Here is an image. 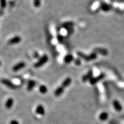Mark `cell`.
Segmentation results:
<instances>
[{"instance_id": "6da1fadb", "label": "cell", "mask_w": 124, "mask_h": 124, "mask_svg": "<svg viewBox=\"0 0 124 124\" xmlns=\"http://www.w3.org/2000/svg\"><path fill=\"white\" fill-rule=\"evenodd\" d=\"M72 79L71 78L67 77L63 81L61 85L56 89L54 92V95L56 97H59L64 93V90L71 84Z\"/></svg>"}, {"instance_id": "7a4b0ae2", "label": "cell", "mask_w": 124, "mask_h": 124, "mask_svg": "<svg viewBox=\"0 0 124 124\" xmlns=\"http://www.w3.org/2000/svg\"><path fill=\"white\" fill-rule=\"evenodd\" d=\"M77 55L79 58H80L81 59H84V61H86V62L93 61V60L96 59L97 57V54L95 52H93V53L90 54L89 55H87L85 54L84 53H82L81 52H78Z\"/></svg>"}, {"instance_id": "3957f363", "label": "cell", "mask_w": 124, "mask_h": 124, "mask_svg": "<svg viewBox=\"0 0 124 124\" xmlns=\"http://www.w3.org/2000/svg\"><path fill=\"white\" fill-rule=\"evenodd\" d=\"M49 60V57L47 54H44L34 64V67L36 68H39L43 66L48 62Z\"/></svg>"}, {"instance_id": "277c9868", "label": "cell", "mask_w": 124, "mask_h": 124, "mask_svg": "<svg viewBox=\"0 0 124 124\" xmlns=\"http://www.w3.org/2000/svg\"><path fill=\"white\" fill-rule=\"evenodd\" d=\"M1 82L3 85H4L9 88L12 89V90H15V89H17V88H18V85H16L13 82L9 80H8V79H1Z\"/></svg>"}, {"instance_id": "5b68a950", "label": "cell", "mask_w": 124, "mask_h": 124, "mask_svg": "<svg viewBox=\"0 0 124 124\" xmlns=\"http://www.w3.org/2000/svg\"><path fill=\"white\" fill-rule=\"evenodd\" d=\"M25 66H26V64L24 62H20L12 67V70L14 72H18L20 71V70L24 68Z\"/></svg>"}, {"instance_id": "8992f818", "label": "cell", "mask_w": 124, "mask_h": 124, "mask_svg": "<svg viewBox=\"0 0 124 124\" xmlns=\"http://www.w3.org/2000/svg\"><path fill=\"white\" fill-rule=\"evenodd\" d=\"M104 77H105V74H101L100 75L97 76V77H96L92 78L89 81H90L91 84L94 85L95 84L97 83L99 81H101V80H102Z\"/></svg>"}, {"instance_id": "52a82bcc", "label": "cell", "mask_w": 124, "mask_h": 124, "mask_svg": "<svg viewBox=\"0 0 124 124\" xmlns=\"http://www.w3.org/2000/svg\"><path fill=\"white\" fill-rule=\"evenodd\" d=\"M21 41V38L19 36H15L11 38L8 41L9 45H12V44H18L20 43Z\"/></svg>"}, {"instance_id": "ba28073f", "label": "cell", "mask_w": 124, "mask_h": 124, "mask_svg": "<svg viewBox=\"0 0 124 124\" xmlns=\"http://www.w3.org/2000/svg\"><path fill=\"white\" fill-rule=\"evenodd\" d=\"M113 106L114 109H115V110L117 111V112H120V111H122L123 110L122 105L118 100H114L113 102Z\"/></svg>"}, {"instance_id": "9c48e42d", "label": "cell", "mask_w": 124, "mask_h": 124, "mask_svg": "<svg viewBox=\"0 0 124 124\" xmlns=\"http://www.w3.org/2000/svg\"><path fill=\"white\" fill-rule=\"evenodd\" d=\"M93 71L92 70H90L86 74L83 75L82 78V80L83 82H85L87 81H90V79L93 78Z\"/></svg>"}, {"instance_id": "30bf717a", "label": "cell", "mask_w": 124, "mask_h": 124, "mask_svg": "<svg viewBox=\"0 0 124 124\" xmlns=\"http://www.w3.org/2000/svg\"><path fill=\"white\" fill-rule=\"evenodd\" d=\"M35 112L38 115H43L45 114V110H44V107L41 104L38 105L36 108Z\"/></svg>"}, {"instance_id": "8fae6325", "label": "cell", "mask_w": 124, "mask_h": 124, "mask_svg": "<svg viewBox=\"0 0 124 124\" xmlns=\"http://www.w3.org/2000/svg\"><path fill=\"white\" fill-rule=\"evenodd\" d=\"M94 52L97 53H99L100 54L102 55H107L108 54V51L105 49L101 48H98L94 50Z\"/></svg>"}, {"instance_id": "7c38bea8", "label": "cell", "mask_w": 124, "mask_h": 124, "mask_svg": "<svg viewBox=\"0 0 124 124\" xmlns=\"http://www.w3.org/2000/svg\"><path fill=\"white\" fill-rule=\"evenodd\" d=\"M36 83V82L32 80H30L28 81L27 85V90L28 91H31L33 90V88L35 86Z\"/></svg>"}, {"instance_id": "4fadbf2b", "label": "cell", "mask_w": 124, "mask_h": 124, "mask_svg": "<svg viewBox=\"0 0 124 124\" xmlns=\"http://www.w3.org/2000/svg\"><path fill=\"white\" fill-rule=\"evenodd\" d=\"M14 103V99L11 98H9L7 100H6L5 102V107L7 109H11L13 106V104Z\"/></svg>"}, {"instance_id": "5bb4252c", "label": "cell", "mask_w": 124, "mask_h": 124, "mask_svg": "<svg viewBox=\"0 0 124 124\" xmlns=\"http://www.w3.org/2000/svg\"><path fill=\"white\" fill-rule=\"evenodd\" d=\"M74 56L72 55L69 54H67L65 56L64 58V61L66 64H69L74 61Z\"/></svg>"}, {"instance_id": "9a60e30c", "label": "cell", "mask_w": 124, "mask_h": 124, "mask_svg": "<svg viewBox=\"0 0 124 124\" xmlns=\"http://www.w3.org/2000/svg\"><path fill=\"white\" fill-rule=\"evenodd\" d=\"M100 8L104 11H110L111 7L110 5L106 4V3H103V4H101Z\"/></svg>"}, {"instance_id": "2e32d148", "label": "cell", "mask_w": 124, "mask_h": 124, "mask_svg": "<svg viewBox=\"0 0 124 124\" xmlns=\"http://www.w3.org/2000/svg\"><path fill=\"white\" fill-rule=\"evenodd\" d=\"M108 116L109 115H108V114L107 112H103L100 114L99 118L101 121H105V120H106L108 119Z\"/></svg>"}, {"instance_id": "e0dca14e", "label": "cell", "mask_w": 124, "mask_h": 124, "mask_svg": "<svg viewBox=\"0 0 124 124\" xmlns=\"http://www.w3.org/2000/svg\"><path fill=\"white\" fill-rule=\"evenodd\" d=\"M39 91L40 93L43 94H46V93H47L48 88L46 85H41L39 86Z\"/></svg>"}, {"instance_id": "ac0fdd59", "label": "cell", "mask_w": 124, "mask_h": 124, "mask_svg": "<svg viewBox=\"0 0 124 124\" xmlns=\"http://www.w3.org/2000/svg\"><path fill=\"white\" fill-rule=\"evenodd\" d=\"M74 25V23L73 22H66L65 23H64L63 24V27H65L66 28H71Z\"/></svg>"}, {"instance_id": "d6986e66", "label": "cell", "mask_w": 124, "mask_h": 124, "mask_svg": "<svg viewBox=\"0 0 124 124\" xmlns=\"http://www.w3.org/2000/svg\"><path fill=\"white\" fill-rule=\"evenodd\" d=\"M7 5V2L6 0H0V7L1 9L3 10L4 9Z\"/></svg>"}, {"instance_id": "ffe728a7", "label": "cell", "mask_w": 124, "mask_h": 124, "mask_svg": "<svg viewBox=\"0 0 124 124\" xmlns=\"http://www.w3.org/2000/svg\"><path fill=\"white\" fill-rule=\"evenodd\" d=\"M33 4L35 7H39L41 5V0H33Z\"/></svg>"}, {"instance_id": "44dd1931", "label": "cell", "mask_w": 124, "mask_h": 124, "mask_svg": "<svg viewBox=\"0 0 124 124\" xmlns=\"http://www.w3.org/2000/svg\"><path fill=\"white\" fill-rule=\"evenodd\" d=\"M74 63L76 65H78L79 66L81 65V61L80 59H76L74 60Z\"/></svg>"}, {"instance_id": "7402d4cb", "label": "cell", "mask_w": 124, "mask_h": 124, "mask_svg": "<svg viewBox=\"0 0 124 124\" xmlns=\"http://www.w3.org/2000/svg\"><path fill=\"white\" fill-rule=\"evenodd\" d=\"M58 40L59 43H62L63 41V36L61 35H59L58 36Z\"/></svg>"}, {"instance_id": "603a6c76", "label": "cell", "mask_w": 124, "mask_h": 124, "mask_svg": "<svg viewBox=\"0 0 124 124\" xmlns=\"http://www.w3.org/2000/svg\"><path fill=\"white\" fill-rule=\"evenodd\" d=\"M10 124H20L18 120L14 119V120H12L10 122Z\"/></svg>"}, {"instance_id": "cb8c5ba5", "label": "cell", "mask_w": 124, "mask_h": 124, "mask_svg": "<svg viewBox=\"0 0 124 124\" xmlns=\"http://www.w3.org/2000/svg\"><path fill=\"white\" fill-rule=\"evenodd\" d=\"M34 57L35 59H38V57H39V54H38V53H37V52H35V53L34 54Z\"/></svg>"}, {"instance_id": "d4e9b609", "label": "cell", "mask_w": 124, "mask_h": 124, "mask_svg": "<svg viewBox=\"0 0 124 124\" xmlns=\"http://www.w3.org/2000/svg\"><path fill=\"white\" fill-rule=\"evenodd\" d=\"M1 65V61H0V66Z\"/></svg>"}]
</instances>
